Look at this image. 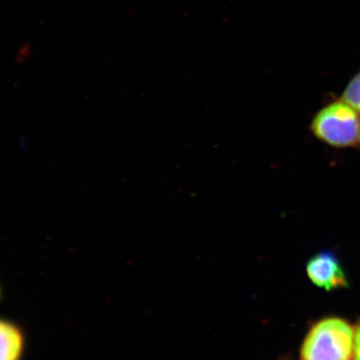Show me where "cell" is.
<instances>
[{"label":"cell","instance_id":"6da1fadb","mask_svg":"<svg viewBox=\"0 0 360 360\" xmlns=\"http://www.w3.org/2000/svg\"><path fill=\"white\" fill-rule=\"evenodd\" d=\"M355 331L345 319L326 317L314 324L305 338L303 360H350L354 349Z\"/></svg>","mask_w":360,"mask_h":360},{"label":"cell","instance_id":"7a4b0ae2","mask_svg":"<svg viewBox=\"0 0 360 360\" xmlns=\"http://www.w3.org/2000/svg\"><path fill=\"white\" fill-rule=\"evenodd\" d=\"M310 130L319 141L329 146L352 148L359 141L360 113L340 98L314 116Z\"/></svg>","mask_w":360,"mask_h":360},{"label":"cell","instance_id":"3957f363","mask_svg":"<svg viewBox=\"0 0 360 360\" xmlns=\"http://www.w3.org/2000/svg\"><path fill=\"white\" fill-rule=\"evenodd\" d=\"M305 271L310 283L328 292L349 286L345 267L333 251H319L312 255L307 260Z\"/></svg>","mask_w":360,"mask_h":360},{"label":"cell","instance_id":"277c9868","mask_svg":"<svg viewBox=\"0 0 360 360\" xmlns=\"http://www.w3.org/2000/svg\"><path fill=\"white\" fill-rule=\"evenodd\" d=\"M25 336L13 322L0 319V360H21Z\"/></svg>","mask_w":360,"mask_h":360},{"label":"cell","instance_id":"5b68a950","mask_svg":"<svg viewBox=\"0 0 360 360\" xmlns=\"http://www.w3.org/2000/svg\"><path fill=\"white\" fill-rule=\"evenodd\" d=\"M341 99L360 113V71L348 82Z\"/></svg>","mask_w":360,"mask_h":360},{"label":"cell","instance_id":"8992f818","mask_svg":"<svg viewBox=\"0 0 360 360\" xmlns=\"http://www.w3.org/2000/svg\"><path fill=\"white\" fill-rule=\"evenodd\" d=\"M354 360H360V321L357 324L356 330H355L354 340Z\"/></svg>","mask_w":360,"mask_h":360},{"label":"cell","instance_id":"52a82bcc","mask_svg":"<svg viewBox=\"0 0 360 360\" xmlns=\"http://www.w3.org/2000/svg\"><path fill=\"white\" fill-rule=\"evenodd\" d=\"M0 296H1V288H0Z\"/></svg>","mask_w":360,"mask_h":360},{"label":"cell","instance_id":"ba28073f","mask_svg":"<svg viewBox=\"0 0 360 360\" xmlns=\"http://www.w3.org/2000/svg\"><path fill=\"white\" fill-rule=\"evenodd\" d=\"M359 143L360 144V134H359Z\"/></svg>","mask_w":360,"mask_h":360}]
</instances>
